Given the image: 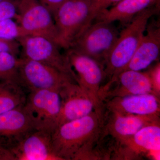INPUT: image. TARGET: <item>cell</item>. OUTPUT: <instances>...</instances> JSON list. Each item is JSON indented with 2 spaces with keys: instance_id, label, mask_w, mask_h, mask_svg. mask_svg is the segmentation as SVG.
<instances>
[{
  "instance_id": "1",
  "label": "cell",
  "mask_w": 160,
  "mask_h": 160,
  "mask_svg": "<svg viewBox=\"0 0 160 160\" xmlns=\"http://www.w3.org/2000/svg\"><path fill=\"white\" fill-rule=\"evenodd\" d=\"M104 108L64 123L52 133V145L60 160H93L102 126Z\"/></svg>"
},
{
  "instance_id": "2",
  "label": "cell",
  "mask_w": 160,
  "mask_h": 160,
  "mask_svg": "<svg viewBox=\"0 0 160 160\" xmlns=\"http://www.w3.org/2000/svg\"><path fill=\"white\" fill-rule=\"evenodd\" d=\"M156 12V9L150 7L143 10L120 32L104 66V80L107 79V82L103 87L111 84L128 65L142 39L149 20Z\"/></svg>"
},
{
  "instance_id": "3",
  "label": "cell",
  "mask_w": 160,
  "mask_h": 160,
  "mask_svg": "<svg viewBox=\"0 0 160 160\" xmlns=\"http://www.w3.org/2000/svg\"><path fill=\"white\" fill-rule=\"evenodd\" d=\"M96 16L92 0H65L53 16L58 45L69 49Z\"/></svg>"
},
{
  "instance_id": "4",
  "label": "cell",
  "mask_w": 160,
  "mask_h": 160,
  "mask_svg": "<svg viewBox=\"0 0 160 160\" xmlns=\"http://www.w3.org/2000/svg\"><path fill=\"white\" fill-rule=\"evenodd\" d=\"M119 33L113 22L98 21L92 23L69 49L93 59L104 67Z\"/></svg>"
},
{
  "instance_id": "5",
  "label": "cell",
  "mask_w": 160,
  "mask_h": 160,
  "mask_svg": "<svg viewBox=\"0 0 160 160\" xmlns=\"http://www.w3.org/2000/svg\"><path fill=\"white\" fill-rule=\"evenodd\" d=\"M19 84L29 91L41 89L60 90L73 78L43 63L21 57L18 70Z\"/></svg>"
},
{
  "instance_id": "6",
  "label": "cell",
  "mask_w": 160,
  "mask_h": 160,
  "mask_svg": "<svg viewBox=\"0 0 160 160\" xmlns=\"http://www.w3.org/2000/svg\"><path fill=\"white\" fill-rule=\"evenodd\" d=\"M21 57L37 61L53 67L69 75L76 82L75 74L72 69L66 54H63L59 46L45 37L26 35L18 40Z\"/></svg>"
},
{
  "instance_id": "7",
  "label": "cell",
  "mask_w": 160,
  "mask_h": 160,
  "mask_svg": "<svg viewBox=\"0 0 160 160\" xmlns=\"http://www.w3.org/2000/svg\"><path fill=\"white\" fill-rule=\"evenodd\" d=\"M66 51L77 83L89 96L96 110L103 109L100 92L105 79L104 66L93 59L72 49Z\"/></svg>"
},
{
  "instance_id": "8",
  "label": "cell",
  "mask_w": 160,
  "mask_h": 160,
  "mask_svg": "<svg viewBox=\"0 0 160 160\" xmlns=\"http://www.w3.org/2000/svg\"><path fill=\"white\" fill-rule=\"evenodd\" d=\"M18 5L15 20L26 35L45 37L58 44L57 30L49 9L39 0H18Z\"/></svg>"
},
{
  "instance_id": "9",
  "label": "cell",
  "mask_w": 160,
  "mask_h": 160,
  "mask_svg": "<svg viewBox=\"0 0 160 160\" xmlns=\"http://www.w3.org/2000/svg\"><path fill=\"white\" fill-rule=\"evenodd\" d=\"M61 104L59 91L41 89L29 92L24 106L36 130L52 133L55 129Z\"/></svg>"
},
{
  "instance_id": "10",
  "label": "cell",
  "mask_w": 160,
  "mask_h": 160,
  "mask_svg": "<svg viewBox=\"0 0 160 160\" xmlns=\"http://www.w3.org/2000/svg\"><path fill=\"white\" fill-rule=\"evenodd\" d=\"M158 123L159 115L127 114L104 108L102 133L122 140L133 135L145 126Z\"/></svg>"
},
{
  "instance_id": "11",
  "label": "cell",
  "mask_w": 160,
  "mask_h": 160,
  "mask_svg": "<svg viewBox=\"0 0 160 160\" xmlns=\"http://www.w3.org/2000/svg\"><path fill=\"white\" fill-rule=\"evenodd\" d=\"M117 140L116 160L138 159L142 155L160 152V123L145 126L129 137Z\"/></svg>"
},
{
  "instance_id": "12",
  "label": "cell",
  "mask_w": 160,
  "mask_h": 160,
  "mask_svg": "<svg viewBox=\"0 0 160 160\" xmlns=\"http://www.w3.org/2000/svg\"><path fill=\"white\" fill-rule=\"evenodd\" d=\"M59 92L62 104L55 129L64 123L86 116L96 110L89 96L76 82L68 83Z\"/></svg>"
},
{
  "instance_id": "13",
  "label": "cell",
  "mask_w": 160,
  "mask_h": 160,
  "mask_svg": "<svg viewBox=\"0 0 160 160\" xmlns=\"http://www.w3.org/2000/svg\"><path fill=\"white\" fill-rule=\"evenodd\" d=\"M52 132L35 130L9 149L13 160H60L53 151Z\"/></svg>"
},
{
  "instance_id": "14",
  "label": "cell",
  "mask_w": 160,
  "mask_h": 160,
  "mask_svg": "<svg viewBox=\"0 0 160 160\" xmlns=\"http://www.w3.org/2000/svg\"><path fill=\"white\" fill-rule=\"evenodd\" d=\"M152 93L151 82L147 72L125 70L115 79L100 91L102 102L113 98L127 96Z\"/></svg>"
},
{
  "instance_id": "15",
  "label": "cell",
  "mask_w": 160,
  "mask_h": 160,
  "mask_svg": "<svg viewBox=\"0 0 160 160\" xmlns=\"http://www.w3.org/2000/svg\"><path fill=\"white\" fill-rule=\"evenodd\" d=\"M24 105L0 115V145L9 150L26 135L36 130Z\"/></svg>"
},
{
  "instance_id": "16",
  "label": "cell",
  "mask_w": 160,
  "mask_h": 160,
  "mask_svg": "<svg viewBox=\"0 0 160 160\" xmlns=\"http://www.w3.org/2000/svg\"><path fill=\"white\" fill-rule=\"evenodd\" d=\"M160 98L152 93L113 98L103 102L104 108L121 113L160 116Z\"/></svg>"
},
{
  "instance_id": "17",
  "label": "cell",
  "mask_w": 160,
  "mask_h": 160,
  "mask_svg": "<svg viewBox=\"0 0 160 160\" xmlns=\"http://www.w3.org/2000/svg\"><path fill=\"white\" fill-rule=\"evenodd\" d=\"M160 52V26L158 23L148 24L139 46L131 61L123 71H141L146 69L158 59Z\"/></svg>"
},
{
  "instance_id": "18",
  "label": "cell",
  "mask_w": 160,
  "mask_h": 160,
  "mask_svg": "<svg viewBox=\"0 0 160 160\" xmlns=\"http://www.w3.org/2000/svg\"><path fill=\"white\" fill-rule=\"evenodd\" d=\"M157 0H122L109 9L100 11L98 21L129 22L138 13L151 6Z\"/></svg>"
},
{
  "instance_id": "19",
  "label": "cell",
  "mask_w": 160,
  "mask_h": 160,
  "mask_svg": "<svg viewBox=\"0 0 160 160\" xmlns=\"http://www.w3.org/2000/svg\"><path fill=\"white\" fill-rule=\"evenodd\" d=\"M27 96L22 87L12 82L0 83V115L26 103Z\"/></svg>"
},
{
  "instance_id": "20",
  "label": "cell",
  "mask_w": 160,
  "mask_h": 160,
  "mask_svg": "<svg viewBox=\"0 0 160 160\" xmlns=\"http://www.w3.org/2000/svg\"><path fill=\"white\" fill-rule=\"evenodd\" d=\"M19 58L9 52H0V81L18 83Z\"/></svg>"
},
{
  "instance_id": "21",
  "label": "cell",
  "mask_w": 160,
  "mask_h": 160,
  "mask_svg": "<svg viewBox=\"0 0 160 160\" xmlns=\"http://www.w3.org/2000/svg\"><path fill=\"white\" fill-rule=\"evenodd\" d=\"M26 36L15 20L9 19L0 22V38L18 41Z\"/></svg>"
},
{
  "instance_id": "22",
  "label": "cell",
  "mask_w": 160,
  "mask_h": 160,
  "mask_svg": "<svg viewBox=\"0 0 160 160\" xmlns=\"http://www.w3.org/2000/svg\"><path fill=\"white\" fill-rule=\"evenodd\" d=\"M18 0H3L0 2V22L15 19L18 13Z\"/></svg>"
},
{
  "instance_id": "23",
  "label": "cell",
  "mask_w": 160,
  "mask_h": 160,
  "mask_svg": "<svg viewBox=\"0 0 160 160\" xmlns=\"http://www.w3.org/2000/svg\"><path fill=\"white\" fill-rule=\"evenodd\" d=\"M149 76L152 93L160 98V63H158L146 72Z\"/></svg>"
},
{
  "instance_id": "24",
  "label": "cell",
  "mask_w": 160,
  "mask_h": 160,
  "mask_svg": "<svg viewBox=\"0 0 160 160\" xmlns=\"http://www.w3.org/2000/svg\"><path fill=\"white\" fill-rule=\"evenodd\" d=\"M21 51L19 43L15 40H9L0 38V52H10L17 56Z\"/></svg>"
},
{
  "instance_id": "25",
  "label": "cell",
  "mask_w": 160,
  "mask_h": 160,
  "mask_svg": "<svg viewBox=\"0 0 160 160\" xmlns=\"http://www.w3.org/2000/svg\"><path fill=\"white\" fill-rule=\"evenodd\" d=\"M122 0H94L92 1L93 9L97 16L100 11L107 9L109 6L116 4Z\"/></svg>"
},
{
  "instance_id": "26",
  "label": "cell",
  "mask_w": 160,
  "mask_h": 160,
  "mask_svg": "<svg viewBox=\"0 0 160 160\" xmlns=\"http://www.w3.org/2000/svg\"><path fill=\"white\" fill-rule=\"evenodd\" d=\"M40 2L46 7L52 16H54L58 8L65 0H39Z\"/></svg>"
},
{
  "instance_id": "27",
  "label": "cell",
  "mask_w": 160,
  "mask_h": 160,
  "mask_svg": "<svg viewBox=\"0 0 160 160\" xmlns=\"http://www.w3.org/2000/svg\"><path fill=\"white\" fill-rule=\"evenodd\" d=\"M3 1V0H0V2H1V1Z\"/></svg>"
},
{
  "instance_id": "28",
  "label": "cell",
  "mask_w": 160,
  "mask_h": 160,
  "mask_svg": "<svg viewBox=\"0 0 160 160\" xmlns=\"http://www.w3.org/2000/svg\"><path fill=\"white\" fill-rule=\"evenodd\" d=\"M92 1H94V0H92Z\"/></svg>"
}]
</instances>
